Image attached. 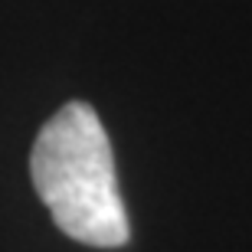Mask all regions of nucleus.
I'll list each match as a JSON object with an SVG mask.
<instances>
[{
  "instance_id": "f257e3e1",
  "label": "nucleus",
  "mask_w": 252,
  "mask_h": 252,
  "mask_svg": "<svg viewBox=\"0 0 252 252\" xmlns=\"http://www.w3.org/2000/svg\"><path fill=\"white\" fill-rule=\"evenodd\" d=\"M30 174L69 239L95 249H118L131 239L112 141L92 105L69 102L43 125L30 154Z\"/></svg>"
}]
</instances>
